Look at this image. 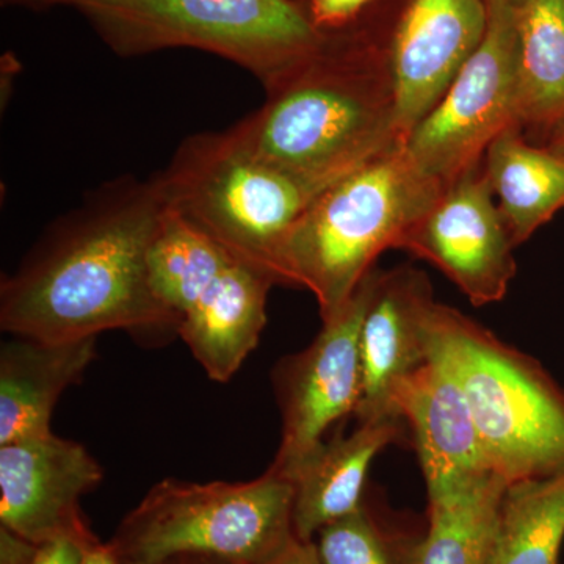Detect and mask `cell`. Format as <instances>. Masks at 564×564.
Returning a JSON list of instances; mask_svg holds the SVG:
<instances>
[{
  "label": "cell",
  "instance_id": "16",
  "mask_svg": "<svg viewBox=\"0 0 564 564\" xmlns=\"http://www.w3.org/2000/svg\"><path fill=\"white\" fill-rule=\"evenodd\" d=\"M273 285L269 274L234 261L182 317L177 336L210 380H231L258 347Z\"/></svg>",
  "mask_w": 564,
  "mask_h": 564
},
{
  "label": "cell",
  "instance_id": "8",
  "mask_svg": "<svg viewBox=\"0 0 564 564\" xmlns=\"http://www.w3.org/2000/svg\"><path fill=\"white\" fill-rule=\"evenodd\" d=\"M486 7L488 29L480 46L403 139L415 166L443 184L480 165L489 144L516 126V7L508 0H486Z\"/></svg>",
  "mask_w": 564,
  "mask_h": 564
},
{
  "label": "cell",
  "instance_id": "25",
  "mask_svg": "<svg viewBox=\"0 0 564 564\" xmlns=\"http://www.w3.org/2000/svg\"><path fill=\"white\" fill-rule=\"evenodd\" d=\"M41 545L0 525V564H33Z\"/></svg>",
  "mask_w": 564,
  "mask_h": 564
},
{
  "label": "cell",
  "instance_id": "29",
  "mask_svg": "<svg viewBox=\"0 0 564 564\" xmlns=\"http://www.w3.org/2000/svg\"><path fill=\"white\" fill-rule=\"evenodd\" d=\"M65 0H2L3 6L25 7V9L43 10L63 6Z\"/></svg>",
  "mask_w": 564,
  "mask_h": 564
},
{
  "label": "cell",
  "instance_id": "32",
  "mask_svg": "<svg viewBox=\"0 0 564 564\" xmlns=\"http://www.w3.org/2000/svg\"><path fill=\"white\" fill-rule=\"evenodd\" d=\"M508 2L513 3L514 7H519L524 0H508Z\"/></svg>",
  "mask_w": 564,
  "mask_h": 564
},
{
  "label": "cell",
  "instance_id": "3",
  "mask_svg": "<svg viewBox=\"0 0 564 564\" xmlns=\"http://www.w3.org/2000/svg\"><path fill=\"white\" fill-rule=\"evenodd\" d=\"M445 185L425 176L403 140L395 141L304 210L282 248V285L313 292L322 322L329 321Z\"/></svg>",
  "mask_w": 564,
  "mask_h": 564
},
{
  "label": "cell",
  "instance_id": "28",
  "mask_svg": "<svg viewBox=\"0 0 564 564\" xmlns=\"http://www.w3.org/2000/svg\"><path fill=\"white\" fill-rule=\"evenodd\" d=\"M80 564H121L113 545L102 543L99 538L82 549Z\"/></svg>",
  "mask_w": 564,
  "mask_h": 564
},
{
  "label": "cell",
  "instance_id": "5",
  "mask_svg": "<svg viewBox=\"0 0 564 564\" xmlns=\"http://www.w3.org/2000/svg\"><path fill=\"white\" fill-rule=\"evenodd\" d=\"M121 57L174 47L210 52L261 80L265 91L322 46L295 0H65Z\"/></svg>",
  "mask_w": 564,
  "mask_h": 564
},
{
  "label": "cell",
  "instance_id": "24",
  "mask_svg": "<svg viewBox=\"0 0 564 564\" xmlns=\"http://www.w3.org/2000/svg\"><path fill=\"white\" fill-rule=\"evenodd\" d=\"M373 0H310L306 11L321 32L348 28Z\"/></svg>",
  "mask_w": 564,
  "mask_h": 564
},
{
  "label": "cell",
  "instance_id": "19",
  "mask_svg": "<svg viewBox=\"0 0 564 564\" xmlns=\"http://www.w3.org/2000/svg\"><path fill=\"white\" fill-rule=\"evenodd\" d=\"M484 172L516 247L564 209V154L505 129L489 144Z\"/></svg>",
  "mask_w": 564,
  "mask_h": 564
},
{
  "label": "cell",
  "instance_id": "27",
  "mask_svg": "<svg viewBox=\"0 0 564 564\" xmlns=\"http://www.w3.org/2000/svg\"><path fill=\"white\" fill-rule=\"evenodd\" d=\"M267 564H323L318 558L314 543H302L293 540L291 545L282 554Z\"/></svg>",
  "mask_w": 564,
  "mask_h": 564
},
{
  "label": "cell",
  "instance_id": "9",
  "mask_svg": "<svg viewBox=\"0 0 564 564\" xmlns=\"http://www.w3.org/2000/svg\"><path fill=\"white\" fill-rule=\"evenodd\" d=\"M380 270L364 278L351 299L322 322L313 344L288 356L273 372L281 411V441L269 470L293 480L333 426L355 415L361 402V329Z\"/></svg>",
  "mask_w": 564,
  "mask_h": 564
},
{
  "label": "cell",
  "instance_id": "15",
  "mask_svg": "<svg viewBox=\"0 0 564 564\" xmlns=\"http://www.w3.org/2000/svg\"><path fill=\"white\" fill-rule=\"evenodd\" d=\"M400 419L358 422L350 434L328 437L293 477V534L314 543L325 527L361 507L366 481L378 454L399 441Z\"/></svg>",
  "mask_w": 564,
  "mask_h": 564
},
{
  "label": "cell",
  "instance_id": "11",
  "mask_svg": "<svg viewBox=\"0 0 564 564\" xmlns=\"http://www.w3.org/2000/svg\"><path fill=\"white\" fill-rule=\"evenodd\" d=\"M102 478L85 445L52 432L0 445V525L39 545L73 540L85 547L98 536L80 500Z\"/></svg>",
  "mask_w": 564,
  "mask_h": 564
},
{
  "label": "cell",
  "instance_id": "14",
  "mask_svg": "<svg viewBox=\"0 0 564 564\" xmlns=\"http://www.w3.org/2000/svg\"><path fill=\"white\" fill-rule=\"evenodd\" d=\"M434 304L432 282L422 270L402 265L378 273L359 343L358 422L399 419L393 414V391L429 359V318Z\"/></svg>",
  "mask_w": 564,
  "mask_h": 564
},
{
  "label": "cell",
  "instance_id": "6",
  "mask_svg": "<svg viewBox=\"0 0 564 564\" xmlns=\"http://www.w3.org/2000/svg\"><path fill=\"white\" fill-rule=\"evenodd\" d=\"M159 177L169 207L276 285L285 240L323 192L252 154L231 129L188 137Z\"/></svg>",
  "mask_w": 564,
  "mask_h": 564
},
{
  "label": "cell",
  "instance_id": "31",
  "mask_svg": "<svg viewBox=\"0 0 564 564\" xmlns=\"http://www.w3.org/2000/svg\"><path fill=\"white\" fill-rule=\"evenodd\" d=\"M547 148H551V150H554L556 152H563L564 154V128L562 129V131L556 133L554 140H552L551 143L547 144Z\"/></svg>",
  "mask_w": 564,
  "mask_h": 564
},
{
  "label": "cell",
  "instance_id": "1",
  "mask_svg": "<svg viewBox=\"0 0 564 564\" xmlns=\"http://www.w3.org/2000/svg\"><path fill=\"white\" fill-rule=\"evenodd\" d=\"M166 198L161 177L107 185L58 223L0 288V326L44 343L110 329L159 337L181 318L152 292L148 256Z\"/></svg>",
  "mask_w": 564,
  "mask_h": 564
},
{
  "label": "cell",
  "instance_id": "26",
  "mask_svg": "<svg viewBox=\"0 0 564 564\" xmlns=\"http://www.w3.org/2000/svg\"><path fill=\"white\" fill-rule=\"evenodd\" d=\"M84 545L73 540H57L40 547L33 564H80Z\"/></svg>",
  "mask_w": 564,
  "mask_h": 564
},
{
  "label": "cell",
  "instance_id": "7",
  "mask_svg": "<svg viewBox=\"0 0 564 564\" xmlns=\"http://www.w3.org/2000/svg\"><path fill=\"white\" fill-rule=\"evenodd\" d=\"M293 484L267 470L242 484L165 478L122 519L110 540L121 564L212 556L267 564L295 540Z\"/></svg>",
  "mask_w": 564,
  "mask_h": 564
},
{
  "label": "cell",
  "instance_id": "33",
  "mask_svg": "<svg viewBox=\"0 0 564 564\" xmlns=\"http://www.w3.org/2000/svg\"><path fill=\"white\" fill-rule=\"evenodd\" d=\"M163 564H181V558L172 560V562L163 563Z\"/></svg>",
  "mask_w": 564,
  "mask_h": 564
},
{
  "label": "cell",
  "instance_id": "30",
  "mask_svg": "<svg viewBox=\"0 0 564 564\" xmlns=\"http://www.w3.org/2000/svg\"><path fill=\"white\" fill-rule=\"evenodd\" d=\"M181 564H236L226 562L221 558H212V556H184L181 558Z\"/></svg>",
  "mask_w": 564,
  "mask_h": 564
},
{
  "label": "cell",
  "instance_id": "21",
  "mask_svg": "<svg viewBox=\"0 0 564 564\" xmlns=\"http://www.w3.org/2000/svg\"><path fill=\"white\" fill-rule=\"evenodd\" d=\"M236 258L166 204L148 256L155 299L184 317Z\"/></svg>",
  "mask_w": 564,
  "mask_h": 564
},
{
  "label": "cell",
  "instance_id": "18",
  "mask_svg": "<svg viewBox=\"0 0 564 564\" xmlns=\"http://www.w3.org/2000/svg\"><path fill=\"white\" fill-rule=\"evenodd\" d=\"M516 126L547 147L564 128V0H524L516 7Z\"/></svg>",
  "mask_w": 564,
  "mask_h": 564
},
{
  "label": "cell",
  "instance_id": "12",
  "mask_svg": "<svg viewBox=\"0 0 564 564\" xmlns=\"http://www.w3.org/2000/svg\"><path fill=\"white\" fill-rule=\"evenodd\" d=\"M486 29V0H408L386 51L400 139L441 101Z\"/></svg>",
  "mask_w": 564,
  "mask_h": 564
},
{
  "label": "cell",
  "instance_id": "4",
  "mask_svg": "<svg viewBox=\"0 0 564 564\" xmlns=\"http://www.w3.org/2000/svg\"><path fill=\"white\" fill-rule=\"evenodd\" d=\"M429 343L466 392L492 474L508 485L564 474V391L540 362L437 302Z\"/></svg>",
  "mask_w": 564,
  "mask_h": 564
},
{
  "label": "cell",
  "instance_id": "10",
  "mask_svg": "<svg viewBox=\"0 0 564 564\" xmlns=\"http://www.w3.org/2000/svg\"><path fill=\"white\" fill-rule=\"evenodd\" d=\"M481 163L448 182L397 247L436 267L474 306L500 302L516 274V245Z\"/></svg>",
  "mask_w": 564,
  "mask_h": 564
},
{
  "label": "cell",
  "instance_id": "13",
  "mask_svg": "<svg viewBox=\"0 0 564 564\" xmlns=\"http://www.w3.org/2000/svg\"><path fill=\"white\" fill-rule=\"evenodd\" d=\"M429 348V359L397 386L392 408L413 432L430 499L492 473L462 383L443 352Z\"/></svg>",
  "mask_w": 564,
  "mask_h": 564
},
{
  "label": "cell",
  "instance_id": "20",
  "mask_svg": "<svg viewBox=\"0 0 564 564\" xmlns=\"http://www.w3.org/2000/svg\"><path fill=\"white\" fill-rule=\"evenodd\" d=\"M508 484L486 474L473 484L429 499V527L413 564H488Z\"/></svg>",
  "mask_w": 564,
  "mask_h": 564
},
{
  "label": "cell",
  "instance_id": "23",
  "mask_svg": "<svg viewBox=\"0 0 564 564\" xmlns=\"http://www.w3.org/2000/svg\"><path fill=\"white\" fill-rule=\"evenodd\" d=\"M419 541L403 540L375 513L369 499L314 540L323 564H413Z\"/></svg>",
  "mask_w": 564,
  "mask_h": 564
},
{
  "label": "cell",
  "instance_id": "2",
  "mask_svg": "<svg viewBox=\"0 0 564 564\" xmlns=\"http://www.w3.org/2000/svg\"><path fill=\"white\" fill-rule=\"evenodd\" d=\"M323 33L313 57L229 128L252 154L321 191L402 140L383 51Z\"/></svg>",
  "mask_w": 564,
  "mask_h": 564
},
{
  "label": "cell",
  "instance_id": "22",
  "mask_svg": "<svg viewBox=\"0 0 564 564\" xmlns=\"http://www.w3.org/2000/svg\"><path fill=\"white\" fill-rule=\"evenodd\" d=\"M564 474L508 485L488 564H560Z\"/></svg>",
  "mask_w": 564,
  "mask_h": 564
},
{
  "label": "cell",
  "instance_id": "17",
  "mask_svg": "<svg viewBox=\"0 0 564 564\" xmlns=\"http://www.w3.org/2000/svg\"><path fill=\"white\" fill-rule=\"evenodd\" d=\"M96 339L44 343L13 336L0 347V445L51 433L55 404L80 383Z\"/></svg>",
  "mask_w": 564,
  "mask_h": 564
}]
</instances>
